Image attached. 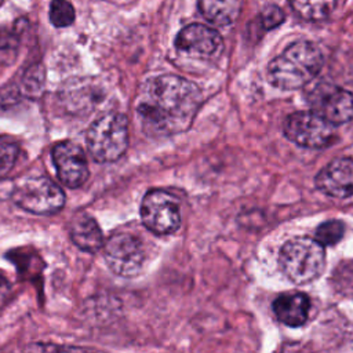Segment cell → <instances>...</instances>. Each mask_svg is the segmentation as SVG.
<instances>
[{"mask_svg": "<svg viewBox=\"0 0 353 353\" xmlns=\"http://www.w3.org/2000/svg\"><path fill=\"white\" fill-rule=\"evenodd\" d=\"M58 178L68 188H80L88 179V163L84 150L70 142H59L52 149Z\"/></svg>", "mask_w": 353, "mask_h": 353, "instance_id": "obj_9", "label": "cell"}, {"mask_svg": "<svg viewBox=\"0 0 353 353\" xmlns=\"http://www.w3.org/2000/svg\"><path fill=\"white\" fill-rule=\"evenodd\" d=\"M200 103L201 94L196 84L175 74H163L142 85L137 114L149 137L164 138L188 130Z\"/></svg>", "mask_w": 353, "mask_h": 353, "instance_id": "obj_1", "label": "cell"}, {"mask_svg": "<svg viewBox=\"0 0 353 353\" xmlns=\"http://www.w3.org/2000/svg\"><path fill=\"white\" fill-rule=\"evenodd\" d=\"M11 197L22 210L39 215L54 214L65 204L62 189L43 175L25 176L17 181Z\"/></svg>", "mask_w": 353, "mask_h": 353, "instance_id": "obj_5", "label": "cell"}, {"mask_svg": "<svg viewBox=\"0 0 353 353\" xmlns=\"http://www.w3.org/2000/svg\"><path fill=\"white\" fill-rule=\"evenodd\" d=\"M284 21V14L277 6H268L261 12V23L265 29H273Z\"/></svg>", "mask_w": 353, "mask_h": 353, "instance_id": "obj_20", "label": "cell"}, {"mask_svg": "<svg viewBox=\"0 0 353 353\" xmlns=\"http://www.w3.org/2000/svg\"><path fill=\"white\" fill-rule=\"evenodd\" d=\"M283 128L290 141L307 149H323L335 139V125L314 110L291 113Z\"/></svg>", "mask_w": 353, "mask_h": 353, "instance_id": "obj_6", "label": "cell"}, {"mask_svg": "<svg viewBox=\"0 0 353 353\" xmlns=\"http://www.w3.org/2000/svg\"><path fill=\"white\" fill-rule=\"evenodd\" d=\"M143 225L156 234H170L181 226L178 201L165 190L154 189L145 194L141 204Z\"/></svg>", "mask_w": 353, "mask_h": 353, "instance_id": "obj_7", "label": "cell"}, {"mask_svg": "<svg viewBox=\"0 0 353 353\" xmlns=\"http://www.w3.org/2000/svg\"><path fill=\"white\" fill-rule=\"evenodd\" d=\"M324 63L320 48L312 41H295L268 66L269 81L283 90H295L306 85L321 70Z\"/></svg>", "mask_w": 353, "mask_h": 353, "instance_id": "obj_2", "label": "cell"}, {"mask_svg": "<svg viewBox=\"0 0 353 353\" xmlns=\"http://www.w3.org/2000/svg\"><path fill=\"white\" fill-rule=\"evenodd\" d=\"M279 263L283 273L296 284L317 279L324 270L325 252L316 239L295 237L280 250Z\"/></svg>", "mask_w": 353, "mask_h": 353, "instance_id": "obj_3", "label": "cell"}, {"mask_svg": "<svg viewBox=\"0 0 353 353\" xmlns=\"http://www.w3.org/2000/svg\"><path fill=\"white\" fill-rule=\"evenodd\" d=\"M8 294H10V284L3 276H0V306L8 298Z\"/></svg>", "mask_w": 353, "mask_h": 353, "instance_id": "obj_21", "label": "cell"}, {"mask_svg": "<svg viewBox=\"0 0 353 353\" xmlns=\"http://www.w3.org/2000/svg\"><path fill=\"white\" fill-rule=\"evenodd\" d=\"M175 47L190 57L214 58L222 51L223 41L215 29L203 23H192L176 34Z\"/></svg>", "mask_w": 353, "mask_h": 353, "instance_id": "obj_10", "label": "cell"}, {"mask_svg": "<svg viewBox=\"0 0 353 353\" xmlns=\"http://www.w3.org/2000/svg\"><path fill=\"white\" fill-rule=\"evenodd\" d=\"M314 112L320 113L334 125L353 119V94L339 87H319L313 97Z\"/></svg>", "mask_w": 353, "mask_h": 353, "instance_id": "obj_11", "label": "cell"}, {"mask_svg": "<svg viewBox=\"0 0 353 353\" xmlns=\"http://www.w3.org/2000/svg\"><path fill=\"white\" fill-rule=\"evenodd\" d=\"M316 186L330 197L347 199L353 196V160L342 157L328 163L317 174Z\"/></svg>", "mask_w": 353, "mask_h": 353, "instance_id": "obj_12", "label": "cell"}, {"mask_svg": "<svg viewBox=\"0 0 353 353\" xmlns=\"http://www.w3.org/2000/svg\"><path fill=\"white\" fill-rule=\"evenodd\" d=\"M128 146V121L121 113L112 112L97 119L87 131V148L101 163L119 160Z\"/></svg>", "mask_w": 353, "mask_h": 353, "instance_id": "obj_4", "label": "cell"}, {"mask_svg": "<svg viewBox=\"0 0 353 353\" xmlns=\"http://www.w3.org/2000/svg\"><path fill=\"white\" fill-rule=\"evenodd\" d=\"M310 309V299L302 292H287L273 302V310L277 319L288 327L302 325Z\"/></svg>", "mask_w": 353, "mask_h": 353, "instance_id": "obj_14", "label": "cell"}, {"mask_svg": "<svg viewBox=\"0 0 353 353\" xmlns=\"http://www.w3.org/2000/svg\"><path fill=\"white\" fill-rule=\"evenodd\" d=\"M335 0H291L294 12L305 21L325 19L334 10Z\"/></svg>", "mask_w": 353, "mask_h": 353, "instance_id": "obj_16", "label": "cell"}, {"mask_svg": "<svg viewBox=\"0 0 353 353\" xmlns=\"http://www.w3.org/2000/svg\"><path fill=\"white\" fill-rule=\"evenodd\" d=\"M69 234L72 241L81 251H85V252L95 254L103 245L102 232L97 221L85 212L76 214L72 218L69 223Z\"/></svg>", "mask_w": 353, "mask_h": 353, "instance_id": "obj_13", "label": "cell"}, {"mask_svg": "<svg viewBox=\"0 0 353 353\" xmlns=\"http://www.w3.org/2000/svg\"><path fill=\"white\" fill-rule=\"evenodd\" d=\"M19 156V148L15 142L0 138V178L7 176L14 168Z\"/></svg>", "mask_w": 353, "mask_h": 353, "instance_id": "obj_19", "label": "cell"}, {"mask_svg": "<svg viewBox=\"0 0 353 353\" xmlns=\"http://www.w3.org/2000/svg\"><path fill=\"white\" fill-rule=\"evenodd\" d=\"M197 4L204 18L218 26L233 23L241 11V0H197Z\"/></svg>", "mask_w": 353, "mask_h": 353, "instance_id": "obj_15", "label": "cell"}, {"mask_svg": "<svg viewBox=\"0 0 353 353\" xmlns=\"http://www.w3.org/2000/svg\"><path fill=\"white\" fill-rule=\"evenodd\" d=\"M50 21L57 28H66L74 21V8L66 0H52L50 4Z\"/></svg>", "mask_w": 353, "mask_h": 353, "instance_id": "obj_18", "label": "cell"}, {"mask_svg": "<svg viewBox=\"0 0 353 353\" xmlns=\"http://www.w3.org/2000/svg\"><path fill=\"white\" fill-rule=\"evenodd\" d=\"M1 3H3V0H0V4H1Z\"/></svg>", "mask_w": 353, "mask_h": 353, "instance_id": "obj_22", "label": "cell"}, {"mask_svg": "<svg viewBox=\"0 0 353 353\" xmlns=\"http://www.w3.org/2000/svg\"><path fill=\"white\" fill-rule=\"evenodd\" d=\"M343 233L345 225L341 221L331 219L319 225V228L314 232V239L321 245H332L336 244L343 237Z\"/></svg>", "mask_w": 353, "mask_h": 353, "instance_id": "obj_17", "label": "cell"}, {"mask_svg": "<svg viewBox=\"0 0 353 353\" xmlns=\"http://www.w3.org/2000/svg\"><path fill=\"white\" fill-rule=\"evenodd\" d=\"M103 256L109 269L123 277L137 276L145 261V251L138 237L116 233L103 245Z\"/></svg>", "mask_w": 353, "mask_h": 353, "instance_id": "obj_8", "label": "cell"}]
</instances>
